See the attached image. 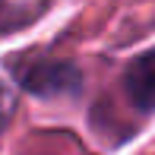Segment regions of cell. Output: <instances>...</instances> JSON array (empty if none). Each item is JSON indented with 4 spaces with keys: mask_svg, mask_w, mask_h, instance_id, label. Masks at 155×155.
Instances as JSON below:
<instances>
[{
    "mask_svg": "<svg viewBox=\"0 0 155 155\" xmlns=\"http://www.w3.org/2000/svg\"><path fill=\"white\" fill-rule=\"evenodd\" d=\"M19 86L25 92L38 95V98H60V95L79 92L82 76H79V70L73 63L38 60V63H29L25 70H19Z\"/></svg>",
    "mask_w": 155,
    "mask_h": 155,
    "instance_id": "6da1fadb",
    "label": "cell"
},
{
    "mask_svg": "<svg viewBox=\"0 0 155 155\" xmlns=\"http://www.w3.org/2000/svg\"><path fill=\"white\" fill-rule=\"evenodd\" d=\"M124 89L139 111H155V48L133 57L124 70Z\"/></svg>",
    "mask_w": 155,
    "mask_h": 155,
    "instance_id": "7a4b0ae2",
    "label": "cell"
},
{
    "mask_svg": "<svg viewBox=\"0 0 155 155\" xmlns=\"http://www.w3.org/2000/svg\"><path fill=\"white\" fill-rule=\"evenodd\" d=\"M16 89L10 86V82H0V130H3L6 124L13 120V114H16Z\"/></svg>",
    "mask_w": 155,
    "mask_h": 155,
    "instance_id": "3957f363",
    "label": "cell"
}]
</instances>
